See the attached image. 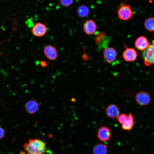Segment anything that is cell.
Listing matches in <instances>:
<instances>
[{
  "instance_id": "ffe728a7",
  "label": "cell",
  "mask_w": 154,
  "mask_h": 154,
  "mask_svg": "<svg viewBox=\"0 0 154 154\" xmlns=\"http://www.w3.org/2000/svg\"><path fill=\"white\" fill-rule=\"evenodd\" d=\"M5 131L2 128L0 127V139L3 138L5 135Z\"/></svg>"
},
{
  "instance_id": "6da1fadb",
  "label": "cell",
  "mask_w": 154,
  "mask_h": 154,
  "mask_svg": "<svg viewBox=\"0 0 154 154\" xmlns=\"http://www.w3.org/2000/svg\"><path fill=\"white\" fill-rule=\"evenodd\" d=\"M23 147L27 154H43L47 150L46 143L39 139H30Z\"/></svg>"
},
{
  "instance_id": "ba28073f",
  "label": "cell",
  "mask_w": 154,
  "mask_h": 154,
  "mask_svg": "<svg viewBox=\"0 0 154 154\" xmlns=\"http://www.w3.org/2000/svg\"><path fill=\"white\" fill-rule=\"evenodd\" d=\"M105 112L107 116L112 119L117 118L120 115V110L119 107L116 104L109 105L105 108Z\"/></svg>"
},
{
  "instance_id": "3957f363",
  "label": "cell",
  "mask_w": 154,
  "mask_h": 154,
  "mask_svg": "<svg viewBox=\"0 0 154 154\" xmlns=\"http://www.w3.org/2000/svg\"><path fill=\"white\" fill-rule=\"evenodd\" d=\"M117 15L120 19L127 21L132 17L133 13L129 5H123L120 6L119 8Z\"/></svg>"
},
{
  "instance_id": "4fadbf2b",
  "label": "cell",
  "mask_w": 154,
  "mask_h": 154,
  "mask_svg": "<svg viewBox=\"0 0 154 154\" xmlns=\"http://www.w3.org/2000/svg\"><path fill=\"white\" fill-rule=\"evenodd\" d=\"M147 39L144 36H141L135 41V46L139 50H143L146 49L149 45Z\"/></svg>"
},
{
  "instance_id": "9a60e30c",
  "label": "cell",
  "mask_w": 154,
  "mask_h": 154,
  "mask_svg": "<svg viewBox=\"0 0 154 154\" xmlns=\"http://www.w3.org/2000/svg\"><path fill=\"white\" fill-rule=\"evenodd\" d=\"M107 152L106 146L102 144L96 145L93 149L94 154H106Z\"/></svg>"
},
{
  "instance_id": "8992f818",
  "label": "cell",
  "mask_w": 154,
  "mask_h": 154,
  "mask_svg": "<svg viewBox=\"0 0 154 154\" xmlns=\"http://www.w3.org/2000/svg\"><path fill=\"white\" fill-rule=\"evenodd\" d=\"M43 52L46 58L49 60H54L57 58L58 54L56 48L51 45L45 46L44 48Z\"/></svg>"
},
{
  "instance_id": "30bf717a",
  "label": "cell",
  "mask_w": 154,
  "mask_h": 154,
  "mask_svg": "<svg viewBox=\"0 0 154 154\" xmlns=\"http://www.w3.org/2000/svg\"><path fill=\"white\" fill-rule=\"evenodd\" d=\"M83 27L84 32L88 35L94 34L97 28L96 23L92 20L87 21L84 24Z\"/></svg>"
},
{
  "instance_id": "603a6c76",
  "label": "cell",
  "mask_w": 154,
  "mask_h": 154,
  "mask_svg": "<svg viewBox=\"0 0 154 154\" xmlns=\"http://www.w3.org/2000/svg\"><path fill=\"white\" fill-rule=\"evenodd\" d=\"M19 154H25V153L23 151H21L20 152Z\"/></svg>"
},
{
  "instance_id": "8fae6325",
  "label": "cell",
  "mask_w": 154,
  "mask_h": 154,
  "mask_svg": "<svg viewBox=\"0 0 154 154\" xmlns=\"http://www.w3.org/2000/svg\"><path fill=\"white\" fill-rule=\"evenodd\" d=\"M124 60L127 62H132L135 60L137 56L136 51L132 48H127L122 54Z\"/></svg>"
},
{
  "instance_id": "e0dca14e",
  "label": "cell",
  "mask_w": 154,
  "mask_h": 154,
  "mask_svg": "<svg viewBox=\"0 0 154 154\" xmlns=\"http://www.w3.org/2000/svg\"><path fill=\"white\" fill-rule=\"evenodd\" d=\"M144 25L147 30L151 32L154 31V18L151 17L146 20Z\"/></svg>"
},
{
  "instance_id": "d6986e66",
  "label": "cell",
  "mask_w": 154,
  "mask_h": 154,
  "mask_svg": "<svg viewBox=\"0 0 154 154\" xmlns=\"http://www.w3.org/2000/svg\"><path fill=\"white\" fill-rule=\"evenodd\" d=\"M60 2L62 5L68 7L72 3L73 0H60Z\"/></svg>"
},
{
  "instance_id": "5bb4252c",
  "label": "cell",
  "mask_w": 154,
  "mask_h": 154,
  "mask_svg": "<svg viewBox=\"0 0 154 154\" xmlns=\"http://www.w3.org/2000/svg\"><path fill=\"white\" fill-rule=\"evenodd\" d=\"M134 124V118L133 115L129 113L127 116L126 121L122 125V128L125 130H130L132 128Z\"/></svg>"
},
{
  "instance_id": "277c9868",
  "label": "cell",
  "mask_w": 154,
  "mask_h": 154,
  "mask_svg": "<svg viewBox=\"0 0 154 154\" xmlns=\"http://www.w3.org/2000/svg\"><path fill=\"white\" fill-rule=\"evenodd\" d=\"M135 100L139 105L143 106L148 105L151 101L149 94L147 92L140 91L137 92L135 96Z\"/></svg>"
},
{
  "instance_id": "52a82bcc",
  "label": "cell",
  "mask_w": 154,
  "mask_h": 154,
  "mask_svg": "<svg viewBox=\"0 0 154 154\" xmlns=\"http://www.w3.org/2000/svg\"><path fill=\"white\" fill-rule=\"evenodd\" d=\"M103 53L105 60L109 63L113 62L117 56L116 50L112 47H108L105 48L103 50Z\"/></svg>"
},
{
  "instance_id": "5b68a950",
  "label": "cell",
  "mask_w": 154,
  "mask_h": 154,
  "mask_svg": "<svg viewBox=\"0 0 154 154\" xmlns=\"http://www.w3.org/2000/svg\"><path fill=\"white\" fill-rule=\"evenodd\" d=\"M47 28L45 25L41 23H36L32 29L33 35L37 37H42L46 33Z\"/></svg>"
},
{
  "instance_id": "9c48e42d",
  "label": "cell",
  "mask_w": 154,
  "mask_h": 154,
  "mask_svg": "<svg viewBox=\"0 0 154 154\" xmlns=\"http://www.w3.org/2000/svg\"><path fill=\"white\" fill-rule=\"evenodd\" d=\"M111 136V132L110 129L105 126H102L98 129L97 136L99 140L102 141H108Z\"/></svg>"
},
{
  "instance_id": "7c38bea8",
  "label": "cell",
  "mask_w": 154,
  "mask_h": 154,
  "mask_svg": "<svg viewBox=\"0 0 154 154\" xmlns=\"http://www.w3.org/2000/svg\"><path fill=\"white\" fill-rule=\"evenodd\" d=\"M25 107L27 112L30 114H33L38 110L39 106L36 100H32L28 101L26 103Z\"/></svg>"
},
{
  "instance_id": "7402d4cb",
  "label": "cell",
  "mask_w": 154,
  "mask_h": 154,
  "mask_svg": "<svg viewBox=\"0 0 154 154\" xmlns=\"http://www.w3.org/2000/svg\"><path fill=\"white\" fill-rule=\"evenodd\" d=\"M76 101V99L74 98H72L71 99V102H75Z\"/></svg>"
},
{
  "instance_id": "ac0fdd59",
  "label": "cell",
  "mask_w": 154,
  "mask_h": 154,
  "mask_svg": "<svg viewBox=\"0 0 154 154\" xmlns=\"http://www.w3.org/2000/svg\"><path fill=\"white\" fill-rule=\"evenodd\" d=\"M127 116L125 114L120 115L117 118L118 122L121 124H123L125 122L127 119Z\"/></svg>"
},
{
  "instance_id": "44dd1931",
  "label": "cell",
  "mask_w": 154,
  "mask_h": 154,
  "mask_svg": "<svg viewBox=\"0 0 154 154\" xmlns=\"http://www.w3.org/2000/svg\"><path fill=\"white\" fill-rule=\"evenodd\" d=\"M40 64L41 66L43 67H45L47 66L46 63L44 61H41Z\"/></svg>"
},
{
  "instance_id": "7a4b0ae2",
  "label": "cell",
  "mask_w": 154,
  "mask_h": 154,
  "mask_svg": "<svg viewBox=\"0 0 154 154\" xmlns=\"http://www.w3.org/2000/svg\"><path fill=\"white\" fill-rule=\"evenodd\" d=\"M145 64L147 66L154 64V40L142 53Z\"/></svg>"
},
{
  "instance_id": "2e32d148",
  "label": "cell",
  "mask_w": 154,
  "mask_h": 154,
  "mask_svg": "<svg viewBox=\"0 0 154 154\" xmlns=\"http://www.w3.org/2000/svg\"><path fill=\"white\" fill-rule=\"evenodd\" d=\"M78 14L81 17H85L89 14V10L88 8L85 5H81L78 8Z\"/></svg>"
}]
</instances>
